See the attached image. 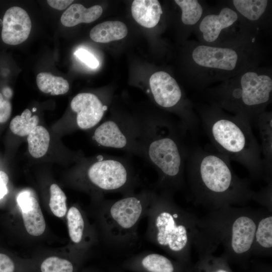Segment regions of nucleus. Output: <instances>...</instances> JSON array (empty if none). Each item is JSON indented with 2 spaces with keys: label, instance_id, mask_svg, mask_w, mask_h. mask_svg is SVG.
<instances>
[{
  "label": "nucleus",
  "instance_id": "obj_1",
  "mask_svg": "<svg viewBox=\"0 0 272 272\" xmlns=\"http://www.w3.org/2000/svg\"><path fill=\"white\" fill-rule=\"evenodd\" d=\"M230 160L217 152L199 146L189 147L185 169V186L193 202L215 211L227 207H243L256 200L258 192L249 181L237 176Z\"/></svg>",
  "mask_w": 272,
  "mask_h": 272
},
{
  "label": "nucleus",
  "instance_id": "obj_2",
  "mask_svg": "<svg viewBox=\"0 0 272 272\" xmlns=\"http://www.w3.org/2000/svg\"><path fill=\"white\" fill-rule=\"evenodd\" d=\"M143 159L156 170L155 189L174 193L185 186L188 131L179 120L161 115L136 116Z\"/></svg>",
  "mask_w": 272,
  "mask_h": 272
},
{
  "label": "nucleus",
  "instance_id": "obj_3",
  "mask_svg": "<svg viewBox=\"0 0 272 272\" xmlns=\"http://www.w3.org/2000/svg\"><path fill=\"white\" fill-rule=\"evenodd\" d=\"M147 217V239L185 262L201 235L199 219L179 206L173 193L155 190Z\"/></svg>",
  "mask_w": 272,
  "mask_h": 272
},
{
  "label": "nucleus",
  "instance_id": "obj_4",
  "mask_svg": "<svg viewBox=\"0 0 272 272\" xmlns=\"http://www.w3.org/2000/svg\"><path fill=\"white\" fill-rule=\"evenodd\" d=\"M201 120L217 152L244 166L252 178L264 180L259 144L247 120L215 112L202 114Z\"/></svg>",
  "mask_w": 272,
  "mask_h": 272
},
{
  "label": "nucleus",
  "instance_id": "obj_5",
  "mask_svg": "<svg viewBox=\"0 0 272 272\" xmlns=\"http://www.w3.org/2000/svg\"><path fill=\"white\" fill-rule=\"evenodd\" d=\"M154 192L146 188L116 200L101 198L98 219L102 239L107 247L121 249L136 244L139 224L147 216Z\"/></svg>",
  "mask_w": 272,
  "mask_h": 272
},
{
  "label": "nucleus",
  "instance_id": "obj_6",
  "mask_svg": "<svg viewBox=\"0 0 272 272\" xmlns=\"http://www.w3.org/2000/svg\"><path fill=\"white\" fill-rule=\"evenodd\" d=\"M259 212L243 207H227L199 219L208 245H222L229 256H246L251 253Z\"/></svg>",
  "mask_w": 272,
  "mask_h": 272
},
{
  "label": "nucleus",
  "instance_id": "obj_7",
  "mask_svg": "<svg viewBox=\"0 0 272 272\" xmlns=\"http://www.w3.org/2000/svg\"><path fill=\"white\" fill-rule=\"evenodd\" d=\"M271 90L272 80L269 77L247 72L241 77L240 88L232 91V102L228 107L252 126L262 113L260 109L269 101Z\"/></svg>",
  "mask_w": 272,
  "mask_h": 272
},
{
  "label": "nucleus",
  "instance_id": "obj_8",
  "mask_svg": "<svg viewBox=\"0 0 272 272\" xmlns=\"http://www.w3.org/2000/svg\"><path fill=\"white\" fill-rule=\"evenodd\" d=\"M95 127L92 138L99 146L121 150L143 158L135 116L113 114Z\"/></svg>",
  "mask_w": 272,
  "mask_h": 272
},
{
  "label": "nucleus",
  "instance_id": "obj_9",
  "mask_svg": "<svg viewBox=\"0 0 272 272\" xmlns=\"http://www.w3.org/2000/svg\"><path fill=\"white\" fill-rule=\"evenodd\" d=\"M71 108L76 114V126L86 130L95 127L101 121L108 106L94 94L81 93L72 99Z\"/></svg>",
  "mask_w": 272,
  "mask_h": 272
},
{
  "label": "nucleus",
  "instance_id": "obj_10",
  "mask_svg": "<svg viewBox=\"0 0 272 272\" xmlns=\"http://www.w3.org/2000/svg\"><path fill=\"white\" fill-rule=\"evenodd\" d=\"M150 89L155 103L165 109H173L181 102L182 93L176 81L169 74L159 71L153 74L149 80Z\"/></svg>",
  "mask_w": 272,
  "mask_h": 272
},
{
  "label": "nucleus",
  "instance_id": "obj_11",
  "mask_svg": "<svg viewBox=\"0 0 272 272\" xmlns=\"http://www.w3.org/2000/svg\"><path fill=\"white\" fill-rule=\"evenodd\" d=\"M31 29V20L25 10L16 6L7 10L1 33L4 42L12 45L19 44L28 38Z\"/></svg>",
  "mask_w": 272,
  "mask_h": 272
},
{
  "label": "nucleus",
  "instance_id": "obj_12",
  "mask_svg": "<svg viewBox=\"0 0 272 272\" xmlns=\"http://www.w3.org/2000/svg\"><path fill=\"white\" fill-rule=\"evenodd\" d=\"M192 57L200 66L227 71L233 70L238 60L237 54L233 49L205 45L196 47Z\"/></svg>",
  "mask_w": 272,
  "mask_h": 272
},
{
  "label": "nucleus",
  "instance_id": "obj_13",
  "mask_svg": "<svg viewBox=\"0 0 272 272\" xmlns=\"http://www.w3.org/2000/svg\"><path fill=\"white\" fill-rule=\"evenodd\" d=\"M20 207L24 226L31 235L38 236L42 235L46 228L45 221L36 197L29 191L20 192L17 198Z\"/></svg>",
  "mask_w": 272,
  "mask_h": 272
},
{
  "label": "nucleus",
  "instance_id": "obj_14",
  "mask_svg": "<svg viewBox=\"0 0 272 272\" xmlns=\"http://www.w3.org/2000/svg\"><path fill=\"white\" fill-rule=\"evenodd\" d=\"M123 266L134 272H178L177 266L167 257L155 252H144L125 260Z\"/></svg>",
  "mask_w": 272,
  "mask_h": 272
},
{
  "label": "nucleus",
  "instance_id": "obj_15",
  "mask_svg": "<svg viewBox=\"0 0 272 272\" xmlns=\"http://www.w3.org/2000/svg\"><path fill=\"white\" fill-rule=\"evenodd\" d=\"M259 130V145L264 173V180L271 182L272 174V118L271 114L262 113L255 124Z\"/></svg>",
  "mask_w": 272,
  "mask_h": 272
},
{
  "label": "nucleus",
  "instance_id": "obj_16",
  "mask_svg": "<svg viewBox=\"0 0 272 272\" xmlns=\"http://www.w3.org/2000/svg\"><path fill=\"white\" fill-rule=\"evenodd\" d=\"M237 19L238 15L234 11L225 8L218 15L206 16L200 23L199 29L206 41L213 42L218 38L222 29L232 25Z\"/></svg>",
  "mask_w": 272,
  "mask_h": 272
},
{
  "label": "nucleus",
  "instance_id": "obj_17",
  "mask_svg": "<svg viewBox=\"0 0 272 272\" xmlns=\"http://www.w3.org/2000/svg\"><path fill=\"white\" fill-rule=\"evenodd\" d=\"M131 14L138 24L151 28L158 23L162 10L157 0H134L131 5Z\"/></svg>",
  "mask_w": 272,
  "mask_h": 272
},
{
  "label": "nucleus",
  "instance_id": "obj_18",
  "mask_svg": "<svg viewBox=\"0 0 272 272\" xmlns=\"http://www.w3.org/2000/svg\"><path fill=\"white\" fill-rule=\"evenodd\" d=\"M272 250L271 212H259L252 252L271 253Z\"/></svg>",
  "mask_w": 272,
  "mask_h": 272
},
{
  "label": "nucleus",
  "instance_id": "obj_19",
  "mask_svg": "<svg viewBox=\"0 0 272 272\" xmlns=\"http://www.w3.org/2000/svg\"><path fill=\"white\" fill-rule=\"evenodd\" d=\"M102 12V8L99 5L87 9L81 4H74L64 12L60 21L66 27L75 26L81 23H90L98 19Z\"/></svg>",
  "mask_w": 272,
  "mask_h": 272
},
{
  "label": "nucleus",
  "instance_id": "obj_20",
  "mask_svg": "<svg viewBox=\"0 0 272 272\" xmlns=\"http://www.w3.org/2000/svg\"><path fill=\"white\" fill-rule=\"evenodd\" d=\"M128 30L120 21H106L94 27L90 33V38L96 42L108 43L124 38Z\"/></svg>",
  "mask_w": 272,
  "mask_h": 272
},
{
  "label": "nucleus",
  "instance_id": "obj_21",
  "mask_svg": "<svg viewBox=\"0 0 272 272\" xmlns=\"http://www.w3.org/2000/svg\"><path fill=\"white\" fill-rule=\"evenodd\" d=\"M28 150L35 158L43 157L47 152L50 143L48 130L41 125L37 126L27 135Z\"/></svg>",
  "mask_w": 272,
  "mask_h": 272
},
{
  "label": "nucleus",
  "instance_id": "obj_22",
  "mask_svg": "<svg viewBox=\"0 0 272 272\" xmlns=\"http://www.w3.org/2000/svg\"><path fill=\"white\" fill-rule=\"evenodd\" d=\"M36 83L39 89L44 93L51 95L64 94L69 90L68 82L62 77L54 76L47 72L38 74Z\"/></svg>",
  "mask_w": 272,
  "mask_h": 272
},
{
  "label": "nucleus",
  "instance_id": "obj_23",
  "mask_svg": "<svg viewBox=\"0 0 272 272\" xmlns=\"http://www.w3.org/2000/svg\"><path fill=\"white\" fill-rule=\"evenodd\" d=\"M69 233L71 240L79 244L84 238L86 222L80 210L76 207H72L67 214Z\"/></svg>",
  "mask_w": 272,
  "mask_h": 272
},
{
  "label": "nucleus",
  "instance_id": "obj_24",
  "mask_svg": "<svg viewBox=\"0 0 272 272\" xmlns=\"http://www.w3.org/2000/svg\"><path fill=\"white\" fill-rule=\"evenodd\" d=\"M39 123V118L32 115L31 111L26 109L21 115H17L11 120L10 128L12 132L20 137L28 135Z\"/></svg>",
  "mask_w": 272,
  "mask_h": 272
},
{
  "label": "nucleus",
  "instance_id": "obj_25",
  "mask_svg": "<svg viewBox=\"0 0 272 272\" xmlns=\"http://www.w3.org/2000/svg\"><path fill=\"white\" fill-rule=\"evenodd\" d=\"M233 4L238 11L248 19H258L264 12L267 4L266 0H234Z\"/></svg>",
  "mask_w": 272,
  "mask_h": 272
},
{
  "label": "nucleus",
  "instance_id": "obj_26",
  "mask_svg": "<svg viewBox=\"0 0 272 272\" xmlns=\"http://www.w3.org/2000/svg\"><path fill=\"white\" fill-rule=\"evenodd\" d=\"M182 10L181 20L186 25H193L198 21L202 9L196 0H175Z\"/></svg>",
  "mask_w": 272,
  "mask_h": 272
},
{
  "label": "nucleus",
  "instance_id": "obj_27",
  "mask_svg": "<svg viewBox=\"0 0 272 272\" xmlns=\"http://www.w3.org/2000/svg\"><path fill=\"white\" fill-rule=\"evenodd\" d=\"M50 197L49 207L52 213L57 217L65 216L66 211V197L64 192L56 184L50 187Z\"/></svg>",
  "mask_w": 272,
  "mask_h": 272
},
{
  "label": "nucleus",
  "instance_id": "obj_28",
  "mask_svg": "<svg viewBox=\"0 0 272 272\" xmlns=\"http://www.w3.org/2000/svg\"><path fill=\"white\" fill-rule=\"evenodd\" d=\"M75 269L72 261L55 256L46 258L40 266V272H74Z\"/></svg>",
  "mask_w": 272,
  "mask_h": 272
},
{
  "label": "nucleus",
  "instance_id": "obj_29",
  "mask_svg": "<svg viewBox=\"0 0 272 272\" xmlns=\"http://www.w3.org/2000/svg\"><path fill=\"white\" fill-rule=\"evenodd\" d=\"M74 54L81 61L92 69H96L99 65L98 59L86 49H79L75 52Z\"/></svg>",
  "mask_w": 272,
  "mask_h": 272
},
{
  "label": "nucleus",
  "instance_id": "obj_30",
  "mask_svg": "<svg viewBox=\"0 0 272 272\" xmlns=\"http://www.w3.org/2000/svg\"><path fill=\"white\" fill-rule=\"evenodd\" d=\"M11 112L12 105L10 102L0 93V123L6 122L10 117Z\"/></svg>",
  "mask_w": 272,
  "mask_h": 272
},
{
  "label": "nucleus",
  "instance_id": "obj_31",
  "mask_svg": "<svg viewBox=\"0 0 272 272\" xmlns=\"http://www.w3.org/2000/svg\"><path fill=\"white\" fill-rule=\"evenodd\" d=\"M17 265L11 257L0 253V272H16Z\"/></svg>",
  "mask_w": 272,
  "mask_h": 272
},
{
  "label": "nucleus",
  "instance_id": "obj_32",
  "mask_svg": "<svg viewBox=\"0 0 272 272\" xmlns=\"http://www.w3.org/2000/svg\"><path fill=\"white\" fill-rule=\"evenodd\" d=\"M9 182V177L6 173L0 171V199L8 192L7 185Z\"/></svg>",
  "mask_w": 272,
  "mask_h": 272
},
{
  "label": "nucleus",
  "instance_id": "obj_33",
  "mask_svg": "<svg viewBox=\"0 0 272 272\" xmlns=\"http://www.w3.org/2000/svg\"><path fill=\"white\" fill-rule=\"evenodd\" d=\"M47 2L51 7L58 10H62L70 5L73 1L48 0Z\"/></svg>",
  "mask_w": 272,
  "mask_h": 272
},
{
  "label": "nucleus",
  "instance_id": "obj_34",
  "mask_svg": "<svg viewBox=\"0 0 272 272\" xmlns=\"http://www.w3.org/2000/svg\"><path fill=\"white\" fill-rule=\"evenodd\" d=\"M4 95L5 97L9 98L12 95V91L9 88H5L3 90Z\"/></svg>",
  "mask_w": 272,
  "mask_h": 272
},
{
  "label": "nucleus",
  "instance_id": "obj_35",
  "mask_svg": "<svg viewBox=\"0 0 272 272\" xmlns=\"http://www.w3.org/2000/svg\"><path fill=\"white\" fill-rule=\"evenodd\" d=\"M210 272H230L228 270L224 268H218L216 269H214L213 270Z\"/></svg>",
  "mask_w": 272,
  "mask_h": 272
}]
</instances>
